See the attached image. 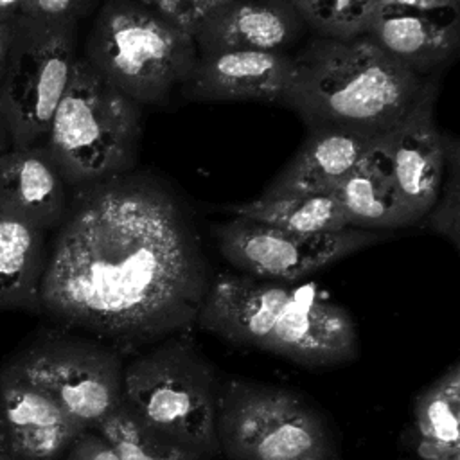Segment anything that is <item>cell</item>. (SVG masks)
Instances as JSON below:
<instances>
[{"label": "cell", "mask_w": 460, "mask_h": 460, "mask_svg": "<svg viewBox=\"0 0 460 460\" xmlns=\"http://www.w3.org/2000/svg\"><path fill=\"white\" fill-rule=\"evenodd\" d=\"M214 273L194 214L144 171L70 189L47 253L40 311L119 345H149L196 323Z\"/></svg>", "instance_id": "1"}, {"label": "cell", "mask_w": 460, "mask_h": 460, "mask_svg": "<svg viewBox=\"0 0 460 460\" xmlns=\"http://www.w3.org/2000/svg\"><path fill=\"white\" fill-rule=\"evenodd\" d=\"M435 93V77L413 74L367 36H313L293 52V74L280 104L307 129L332 128L383 138Z\"/></svg>", "instance_id": "2"}, {"label": "cell", "mask_w": 460, "mask_h": 460, "mask_svg": "<svg viewBox=\"0 0 460 460\" xmlns=\"http://www.w3.org/2000/svg\"><path fill=\"white\" fill-rule=\"evenodd\" d=\"M196 325L221 340L286 359L331 367L358 358L350 314L311 286L293 288L250 275H214Z\"/></svg>", "instance_id": "3"}, {"label": "cell", "mask_w": 460, "mask_h": 460, "mask_svg": "<svg viewBox=\"0 0 460 460\" xmlns=\"http://www.w3.org/2000/svg\"><path fill=\"white\" fill-rule=\"evenodd\" d=\"M219 386L208 358L187 332H178L124 365L122 404L149 429L214 460Z\"/></svg>", "instance_id": "4"}, {"label": "cell", "mask_w": 460, "mask_h": 460, "mask_svg": "<svg viewBox=\"0 0 460 460\" xmlns=\"http://www.w3.org/2000/svg\"><path fill=\"white\" fill-rule=\"evenodd\" d=\"M142 106L79 56L41 142L68 189L135 169Z\"/></svg>", "instance_id": "5"}, {"label": "cell", "mask_w": 460, "mask_h": 460, "mask_svg": "<svg viewBox=\"0 0 460 460\" xmlns=\"http://www.w3.org/2000/svg\"><path fill=\"white\" fill-rule=\"evenodd\" d=\"M83 58L140 106L180 92L198 59L194 38L140 0H104Z\"/></svg>", "instance_id": "6"}, {"label": "cell", "mask_w": 460, "mask_h": 460, "mask_svg": "<svg viewBox=\"0 0 460 460\" xmlns=\"http://www.w3.org/2000/svg\"><path fill=\"white\" fill-rule=\"evenodd\" d=\"M219 455L228 460H295L329 451L322 417L296 392L255 381L221 383Z\"/></svg>", "instance_id": "7"}, {"label": "cell", "mask_w": 460, "mask_h": 460, "mask_svg": "<svg viewBox=\"0 0 460 460\" xmlns=\"http://www.w3.org/2000/svg\"><path fill=\"white\" fill-rule=\"evenodd\" d=\"M84 429L122 404L124 363L99 338L45 331L5 361Z\"/></svg>", "instance_id": "8"}, {"label": "cell", "mask_w": 460, "mask_h": 460, "mask_svg": "<svg viewBox=\"0 0 460 460\" xmlns=\"http://www.w3.org/2000/svg\"><path fill=\"white\" fill-rule=\"evenodd\" d=\"M13 41L0 84V113L13 147L43 142L68 86L77 54L75 22L11 20Z\"/></svg>", "instance_id": "9"}, {"label": "cell", "mask_w": 460, "mask_h": 460, "mask_svg": "<svg viewBox=\"0 0 460 460\" xmlns=\"http://www.w3.org/2000/svg\"><path fill=\"white\" fill-rule=\"evenodd\" d=\"M219 253L244 275L291 284L383 239L381 232L345 228L302 235L234 216L212 226Z\"/></svg>", "instance_id": "10"}, {"label": "cell", "mask_w": 460, "mask_h": 460, "mask_svg": "<svg viewBox=\"0 0 460 460\" xmlns=\"http://www.w3.org/2000/svg\"><path fill=\"white\" fill-rule=\"evenodd\" d=\"M86 431L7 363L0 367V447L23 460H56Z\"/></svg>", "instance_id": "11"}, {"label": "cell", "mask_w": 460, "mask_h": 460, "mask_svg": "<svg viewBox=\"0 0 460 460\" xmlns=\"http://www.w3.org/2000/svg\"><path fill=\"white\" fill-rule=\"evenodd\" d=\"M435 95L426 97L383 144L392 180L417 225L431 210L444 176V131L435 122Z\"/></svg>", "instance_id": "12"}, {"label": "cell", "mask_w": 460, "mask_h": 460, "mask_svg": "<svg viewBox=\"0 0 460 460\" xmlns=\"http://www.w3.org/2000/svg\"><path fill=\"white\" fill-rule=\"evenodd\" d=\"M293 74V52L216 50L198 54L181 93L196 101L282 102Z\"/></svg>", "instance_id": "13"}, {"label": "cell", "mask_w": 460, "mask_h": 460, "mask_svg": "<svg viewBox=\"0 0 460 460\" xmlns=\"http://www.w3.org/2000/svg\"><path fill=\"white\" fill-rule=\"evenodd\" d=\"M305 31L291 0H232L192 34L198 54L216 50L289 52Z\"/></svg>", "instance_id": "14"}, {"label": "cell", "mask_w": 460, "mask_h": 460, "mask_svg": "<svg viewBox=\"0 0 460 460\" xmlns=\"http://www.w3.org/2000/svg\"><path fill=\"white\" fill-rule=\"evenodd\" d=\"M365 36L413 74L435 77L458 52L460 16L458 11L383 7Z\"/></svg>", "instance_id": "15"}, {"label": "cell", "mask_w": 460, "mask_h": 460, "mask_svg": "<svg viewBox=\"0 0 460 460\" xmlns=\"http://www.w3.org/2000/svg\"><path fill=\"white\" fill-rule=\"evenodd\" d=\"M70 189L41 144L0 155V214L43 232L61 223Z\"/></svg>", "instance_id": "16"}, {"label": "cell", "mask_w": 460, "mask_h": 460, "mask_svg": "<svg viewBox=\"0 0 460 460\" xmlns=\"http://www.w3.org/2000/svg\"><path fill=\"white\" fill-rule=\"evenodd\" d=\"M383 138L347 129H309L298 153L261 196H291L332 190Z\"/></svg>", "instance_id": "17"}, {"label": "cell", "mask_w": 460, "mask_h": 460, "mask_svg": "<svg viewBox=\"0 0 460 460\" xmlns=\"http://www.w3.org/2000/svg\"><path fill=\"white\" fill-rule=\"evenodd\" d=\"M332 190L350 228L381 232L417 225L397 192L381 147L368 153Z\"/></svg>", "instance_id": "18"}, {"label": "cell", "mask_w": 460, "mask_h": 460, "mask_svg": "<svg viewBox=\"0 0 460 460\" xmlns=\"http://www.w3.org/2000/svg\"><path fill=\"white\" fill-rule=\"evenodd\" d=\"M45 234L0 214V311H40V286L49 253Z\"/></svg>", "instance_id": "19"}, {"label": "cell", "mask_w": 460, "mask_h": 460, "mask_svg": "<svg viewBox=\"0 0 460 460\" xmlns=\"http://www.w3.org/2000/svg\"><path fill=\"white\" fill-rule=\"evenodd\" d=\"M234 216L262 221L282 230L316 235L350 228L334 190L291 196H259L228 208Z\"/></svg>", "instance_id": "20"}, {"label": "cell", "mask_w": 460, "mask_h": 460, "mask_svg": "<svg viewBox=\"0 0 460 460\" xmlns=\"http://www.w3.org/2000/svg\"><path fill=\"white\" fill-rule=\"evenodd\" d=\"M413 424L420 438L460 449V365L451 363L413 401Z\"/></svg>", "instance_id": "21"}, {"label": "cell", "mask_w": 460, "mask_h": 460, "mask_svg": "<svg viewBox=\"0 0 460 460\" xmlns=\"http://www.w3.org/2000/svg\"><path fill=\"white\" fill-rule=\"evenodd\" d=\"M120 460H203L180 444L144 426L120 404L95 429Z\"/></svg>", "instance_id": "22"}, {"label": "cell", "mask_w": 460, "mask_h": 460, "mask_svg": "<svg viewBox=\"0 0 460 460\" xmlns=\"http://www.w3.org/2000/svg\"><path fill=\"white\" fill-rule=\"evenodd\" d=\"M291 4L305 29L332 40L365 36L383 9L381 0H291Z\"/></svg>", "instance_id": "23"}, {"label": "cell", "mask_w": 460, "mask_h": 460, "mask_svg": "<svg viewBox=\"0 0 460 460\" xmlns=\"http://www.w3.org/2000/svg\"><path fill=\"white\" fill-rule=\"evenodd\" d=\"M444 151H446V162H444V176L442 183L437 194V199L428 212V216L420 221L429 230L437 232L444 239H447L455 248H458V138L451 133H444Z\"/></svg>", "instance_id": "24"}, {"label": "cell", "mask_w": 460, "mask_h": 460, "mask_svg": "<svg viewBox=\"0 0 460 460\" xmlns=\"http://www.w3.org/2000/svg\"><path fill=\"white\" fill-rule=\"evenodd\" d=\"M140 2L192 36L210 14H214L217 9H221L232 0H140Z\"/></svg>", "instance_id": "25"}, {"label": "cell", "mask_w": 460, "mask_h": 460, "mask_svg": "<svg viewBox=\"0 0 460 460\" xmlns=\"http://www.w3.org/2000/svg\"><path fill=\"white\" fill-rule=\"evenodd\" d=\"M101 0H27L20 16L41 22L79 23Z\"/></svg>", "instance_id": "26"}, {"label": "cell", "mask_w": 460, "mask_h": 460, "mask_svg": "<svg viewBox=\"0 0 460 460\" xmlns=\"http://www.w3.org/2000/svg\"><path fill=\"white\" fill-rule=\"evenodd\" d=\"M66 460H120L110 444L95 431H83L66 449Z\"/></svg>", "instance_id": "27"}, {"label": "cell", "mask_w": 460, "mask_h": 460, "mask_svg": "<svg viewBox=\"0 0 460 460\" xmlns=\"http://www.w3.org/2000/svg\"><path fill=\"white\" fill-rule=\"evenodd\" d=\"M383 7L415 11H458L460 0H381Z\"/></svg>", "instance_id": "28"}, {"label": "cell", "mask_w": 460, "mask_h": 460, "mask_svg": "<svg viewBox=\"0 0 460 460\" xmlns=\"http://www.w3.org/2000/svg\"><path fill=\"white\" fill-rule=\"evenodd\" d=\"M415 449L422 460H449L453 456H460V449L420 437H417Z\"/></svg>", "instance_id": "29"}, {"label": "cell", "mask_w": 460, "mask_h": 460, "mask_svg": "<svg viewBox=\"0 0 460 460\" xmlns=\"http://www.w3.org/2000/svg\"><path fill=\"white\" fill-rule=\"evenodd\" d=\"M11 41H13V25L9 22L0 20V84L7 70L9 52H11Z\"/></svg>", "instance_id": "30"}, {"label": "cell", "mask_w": 460, "mask_h": 460, "mask_svg": "<svg viewBox=\"0 0 460 460\" xmlns=\"http://www.w3.org/2000/svg\"><path fill=\"white\" fill-rule=\"evenodd\" d=\"M27 0H0V20L9 22L22 14Z\"/></svg>", "instance_id": "31"}, {"label": "cell", "mask_w": 460, "mask_h": 460, "mask_svg": "<svg viewBox=\"0 0 460 460\" xmlns=\"http://www.w3.org/2000/svg\"><path fill=\"white\" fill-rule=\"evenodd\" d=\"M13 147V142H11V135H9V129H7V124L0 113V155L7 153L9 149Z\"/></svg>", "instance_id": "32"}, {"label": "cell", "mask_w": 460, "mask_h": 460, "mask_svg": "<svg viewBox=\"0 0 460 460\" xmlns=\"http://www.w3.org/2000/svg\"><path fill=\"white\" fill-rule=\"evenodd\" d=\"M295 460H332V455H331V449H329V451L311 453V455H305V456H300V458H295Z\"/></svg>", "instance_id": "33"}, {"label": "cell", "mask_w": 460, "mask_h": 460, "mask_svg": "<svg viewBox=\"0 0 460 460\" xmlns=\"http://www.w3.org/2000/svg\"><path fill=\"white\" fill-rule=\"evenodd\" d=\"M0 460H23V458H18V456H14V455H11V453H7L5 449L0 447Z\"/></svg>", "instance_id": "34"}, {"label": "cell", "mask_w": 460, "mask_h": 460, "mask_svg": "<svg viewBox=\"0 0 460 460\" xmlns=\"http://www.w3.org/2000/svg\"><path fill=\"white\" fill-rule=\"evenodd\" d=\"M449 460H460V456H453V458H449Z\"/></svg>", "instance_id": "35"}]
</instances>
